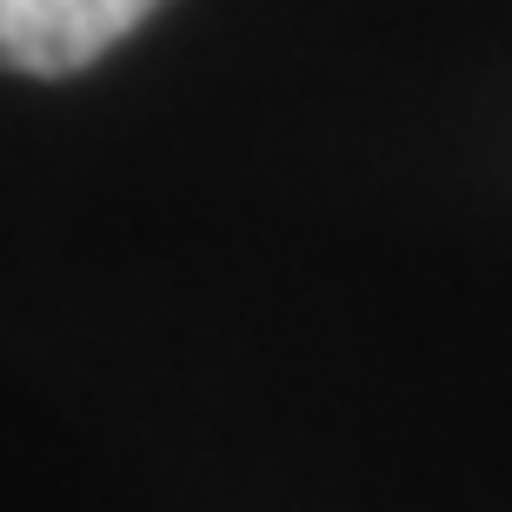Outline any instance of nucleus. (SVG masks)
Returning a JSON list of instances; mask_svg holds the SVG:
<instances>
[{
  "label": "nucleus",
  "mask_w": 512,
  "mask_h": 512,
  "mask_svg": "<svg viewBox=\"0 0 512 512\" xmlns=\"http://www.w3.org/2000/svg\"><path fill=\"white\" fill-rule=\"evenodd\" d=\"M160 0H0V67L34 80L80 74L140 27Z\"/></svg>",
  "instance_id": "nucleus-1"
}]
</instances>
